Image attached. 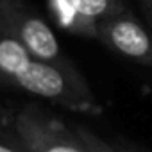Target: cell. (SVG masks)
I'll return each mask as SVG.
<instances>
[{
  "mask_svg": "<svg viewBox=\"0 0 152 152\" xmlns=\"http://www.w3.org/2000/svg\"><path fill=\"white\" fill-rule=\"evenodd\" d=\"M11 83L31 95L54 100L75 111L93 106V93L72 64L61 66L31 59Z\"/></svg>",
  "mask_w": 152,
  "mask_h": 152,
  "instance_id": "1",
  "label": "cell"
},
{
  "mask_svg": "<svg viewBox=\"0 0 152 152\" xmlns=\"http://www.w3.org/2000/svg\"><path fill=\"white\" fill-rule=\"evenodd\" d=\"M2 4L7 22V34L15 36L34 59L61 66L70 64L63 57L59 41L45 20L27 11L16 0H2Z\"/></svg>",
  "mask_w": 152,
  "mask_h": 152,
  "instance_id": "2",
  "label": "cell"
},
{
  "mask_svg": "<svg viewBox=\"0 0 152 152\" xmlns=\"http://www.w3.org/2000/svg\"><path fill=\"white\" fill-rule=\"evenodd\" d=\"M15 131L25 152H88L77 134H72L56 118L36 107L20 111Z\"/></svg>",
  "mask_w": 152,
  "mask_h": 152,
  "instance_id": "3",
  "label": "cell"
},
{
  "mask_svg": "<svg viewBox=\"0 0 152 152\" xmlns=\"http://www.w3.org/2000/svg\"><path fill=\"white\" fill-rule=\"evenodd\" d=\"M97 38L116 54L152 68V34L134 18L120 13L99 22Z\"/></svg>",
  "mask_w": 152,
  "mask_h": 152,
  "instance_id": "4",
  "label": "cell"
},
{
  "mask_svg": "<svg viewBox=\"0 0 152 152\" xmlns=\"http://www.w3.org/2000/svg\"><path fill=\"white\" fill-rule=\"evenodd\" d=\"M47 2H48V11L52 18L56 20V23L61 29L73 32V34L97 38L99 23L81 15L70 0H47Z\"/></svg>",
  "mask_w": 152,
  "mask_h": 152,
  "instance_id": "5",
  "label": "cell"
},
{
  "mask_svg": "<svg viewBox=\"0 0 152 152\" xmlns=\"http://www.w3.org/2000/svg\"><path fill=\"white\" fill-rule=\"evenodd\" d=\"M34 59L31 52L11 34L0 36V75L13 81L16 75Z\"/></svg>",
  "mask_w": 152,
  "mask_h": 152,
  "instance_id": "6",
  "label": "cell"
},
{
  "mask_svg": "<svg viewBox=\"0 0 152 152\" xmlns=\"http://www.w3.org/2000/svg\"><path fill=\"white\" fill-rule=\"evenodd\" d=\"M81 15L93 22H102L124 11L120 0H70Z\"/></svg>",
  "mask_w": 152,
  "mask_h": 152,
  "instance_id": "7",
  "label": "cell"
},
{
  "mask_svg": "<svg viewBox=\"0 0 152 152\" xmlns=\"http://www.w3.org/2000/svg\"><path fill=\"white\" fill-rule=\"evenodd\" d=\"M75 134H77V138L83 141V145L86 147L88 152H120L118 148H115L113 145L104 141L100 136H97L88 127H83V125L75 127Z\"/></svg>",
  "mask_w": 152,
  "mask_h": 152,
  "instance_id": "8",
  "label": "cell"
},
{
  "mask_svg": "<svg viewBox=\"0 0 152 152\" xmlns=\"http://www.w3.org/2000/svg\"><path fill=\"white\" fill-rule=\"evenodd\" d=\"M7 34V22H6V15H4V4L0 0V36Z\"/></svg>",
  "mask_w": 152,
  "mask_h": 152,
  "instance_id": "9",
  "label": "cell"
},
{
  "mask_svg": "<svg viewBox=\"0 0 152 152\" xmlns=\"http://www.w3.org/2000/svg\"><path fill=\"white\" fill-rule=\"evenodd\" d=\"M0 152H18V150H15L13 147H9V145H6V143L0 141Z\"/></svg>",
  "mask_w": 152,
  "mask_h": 152,
  "instance_id": "10",
  "label": "cell"
},
{
  "mask_svg": "<svg viewBox=\"0 0 152 152\" xmlns=\"http://www.w3.org/2000/svg\"><path fill=\"white\" fill-rule=\"evenodd\" d=\"M118 150H120V152H136V150H132V148H129V147H120Z\"/></svg>",
  "mask_w": 152,
  "mask_h": 152,
  "instance_id": "11",
  "label": "cell"
}]
</instances>
